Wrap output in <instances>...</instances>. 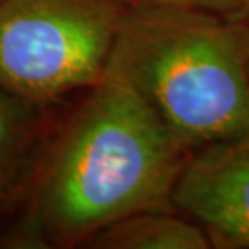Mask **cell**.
<instances>
[{
	"mask_svg": "<svg viewBox=\"0 0 249 249\" xmlns=\"http://www.w3.org/2000/svg\"><path fill=\"white\" fill-rule=\"evenodd\" d=\"M189 154L128 83L106 71L62 106L5 228L8 249L86 248L123 218L173 209Z\"/></svg>",
	"mask_w": 249,
	"mask_h": 249,
	"instance_id": "obj_1",
	"label": "cell"
},
{
	"mask_svg": "<svg viewBox=\"0 0 249 249\" xmlns=\"http://www.w3.org/2000/svg\"><path fill=\"white\" fill-rule=\"evenodd\" d=\"M249 0H124L129 8L144 7H181L215 13L220 17L238 19L245 12Z\"/></svg>",
	"mask_w": 249,
	"mask_h": 249,
	"instance_id": "obj_7",
	"label": "cell"
},
{
	"mask_svg": "<svg viewBox=\"0 0 249 249\" xmlns=\"http://www.w3.org/2000/svg\"><path fill=\"white\" fill-rule=\"evenodd\" d=\"M107 71L188 149L249 133V68L236 19L181 7L126 10Z\"/></svg>",
	"mask_w": 249,
	"mask_h": 249,
	"instance_id": "obj_2",
	"label": "cell"
},
{
	"mask_svg": "<svg viewBox=\"0 0 249 249\" xmlns=\"http://www.w3.org/2000/svg\"><path fill=\"white\" fill-rule=\"evenodd\" d=\"M128 10L124 0H0V86L58 106L96 84Z\"/></svg>",
	"mask_w": 249,
	"mask_h": 249,
	"instance_id": "obj_3",
	"label": "cell"
},
{
	"mask_svg": "<svg viewBox=\"0 0 249 249\" xmlns=\"http://www.w3.org/2000/svg\"><path fill=\"white\" fill-rule=\"evenodd\" d=\"M172 206L206 231L212 248L249 249V133L191 151Z\"/></svg>",
	"mask_w": 249,
	"mask_h": 249,
	"instance_id": "obj_4",
	"label": "cell"
},
{
	"mask_svg": "<svg viewBox=\"0 0 249 249\" xmlns=\"http://www.w3.org/2000/svg\"><path fill=\"white\" fill-rule=\"evenodd\" d=\"M241 26V34H243V42H245V53H246V62L249 68V2L246 5L245 12L240 18L236 19Z\"/></svg>",
	"mask_w": 249,
	"mask_h": 249,
	"instance_id": "obj_8",
	"label": "cell"
},
{
	"mask_svg": "<svg viewBox=\"0 0 249 249\" xmlns=\"http://www.w3.org/2000/svg\"><path fill=\"white\" fill-rule=\"evenodd\" d=\"M63 104L42 106L0 86V227L3 230L21 206Z\"/></svg>",
	"mask_w": 249,
	"mask_h": 249,
	"instance_id": "obj_5",
	"label": "cell"
},
{
	"mask_svg": "<svg viewBox=\"0 0 249 249\" xmlns=\"http://www.w3.org/2000/svg\"><path fill=\"white\" fill-rule=\"evenodd\" d=\"M8 248V241H7V235H5V230L0 227V249Z\"/></svg>",
	"mask_w": 249,
	"mask_h": 249,
	"instance_id": "obj_9",
	"label": "cell"
},
{
	"mask_svg": "<svg viewBox=\"0 0 249 249\" xmlns=\"http://www.w3.org/2000/svg\"><path fill=\"white\" fill-rule=\"evenodd\" d=\"M86 248L92 249H209L206 231L175 209L144 211L104 228Z\"/></svg>",
	"mask_w": 249,
	"mask_h": 249,
	"instance_id": "obj_6",
	"label": "cell"
}]
</instances>
